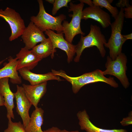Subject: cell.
Listing matches in <instances>:
<instances>
[{
  "label": "cell",
  "mask_w": 132,
  "mask_h": 132,
  "mask_svg": "<svg viewBox=\"0 0 132 132\" xmlns=\"http://www.w3.org/2000/svg\"><path fill=\"white\" fill-rule=\"evenodd\" d=\"M52 72L54 74L65 78L72 85V90L74 94L77 93L81 88L88 84L97 82H103L115 88L119 86L118 84L114 78H107L103 75L102 71L99 69L86 73L78 77H73L66 74L63 71L52 69Z\"/></svg>",
  "instance_id": "obj_1"
},
{
  "label": "cell",
  "mask_w": 132,
  "mask_h": 132,
  "mask_svg": "<svg viewBox=\"0 0 132 132\" xmlns=\"http://www.w3.org/2000/svg\"><path fill=\"white\" fill-rule=\"evenodd\" d=\"M90 29V32L87 35L84 36L81 35L79 41L76 45V55L74 59L75 62L79 61L83 51L87 48L96 47L102 57L106 54L104 44L107 41L100 28L97 25L91 24Z\"/></svg>",
  "instance_id": "obj_2"
},
{
  "label": "cell",
  "mask_w": 132,
  "mask_h": 132,
  "mask_svg": "<svg viewBox=\"0 0 132 132\" xmlns=\"http://www.w3.org/2000/svg\"><path fill=\"white\" fill-rule=\"evenodd\" d=\"M123 8H121L118 15L110 25L111 33L108 42L104 46L109 50L110 57L113 60L122 52V47L127 40L121 34L124 21Z\"/></svg>",
  "instance_id": "obj_3"
},
{
  "label": "cell",
  "mask_w": 132,
  "mask_h": 132,
  "mask_svg": "<svg viewBox=\"0 0 132 132\" xmlns=\"http://www.w3.org/2000/svg\"><path fill=\"white\" fill-rule=\"evenodd\" d=\"M37 1L39 12L36 16L31 17V21L43 32L50 30L56 31L57 33H63L62 22L66 19V16L63 14L55 17L52 16L46 12L42 0Z\"/></svg>",
  "instance_id": "obj_4"
},
{
  "label": "cell",
  "mask_w": 132,
  "mask_h": 132,
  "mask_svg": "<svg viewBox=\"0 0 132 132\" xmlns=\"http://www.w3.org/2000/svg\"><path fill=\"white\" fill-rule=\"evenodd\" d=\"M69 12L72 11L73 14H70V17L72 19L70 22L65 20L62 24L63 33L65 34V39L69 43L72 44L74 37L76 35L80 34L84 36L85 33L82 31L81 28L82 13L84 3L81 2L77 4L72 2L69 3Z\"/></svg>",
  "instance_id": "obj_5"
},
{
  "label": "cell",
  "mask_w": 132,
  "mask_h": 132,
  "mask_svg": "<svg viewBox=\"0 0 132 132\" xmlns=\"http://www.w3.org/2000/svg\"><path fill=\"white\" fill-rule=\"evenodd\" d=\"M127 61L126 55L122 52L114 60H112L109 56H108L105 64L106 69L102 71L104 76L109 75L116 77L125 89L129 87L130 84L126 74L127 70Z\"/></svg>",
  "instance_id": "obj_6"
},
{
  "label": "cell",
  "mask_w": 132,
  "mask_h": 132,
  "mask_svg": "<svg viewBox=\"0 0 132 132\" xmlns=\"http://www.w3.org/2000/svg\"><path fill=\"white\" fill-rule=\"evenodd\" d=\"M0 17L8 23L11 33L9 40L11 41L21 36L26 28L23 20L14 10L7 7L4 10L0 9Z\"/></svg>",
  "instance_id": "obj_7"
},
{
  "label": "cell",
  "mask_w": 132,
  "mask_h": 132,
  "mask_svg": "<svg viewBox=\"0 0 132 132\" xmlns=\"http://www.w3.org/2000/svg\"><path fill=\"white\" fill-rule=\"evenodd\" d=\"M45 33L52 42L54 52L56 51V48L63 50L67 55L68 63L72 61L76 54V45L67 42L64 38L62 33H56L52 30H48L45 32Z\"/></svg>",
  "instance_id": "obj_8"
},
{
  "label": "cell",
  "mask_w": 132,
  "mask_h": 132,
  "mask_svg": "<svg viewBox=\"0 0 132 132\" xmlns=\"http://www.w3.org/2000/svg\"><path fill=\"white\" fill-rule=\"evenodd\" d=\"M14 96L16 112L21 118L22 124L25 128L30 120L29 111L32 105L26 96L22 86L17 85V90L14 93Z\"/></svg>",
  "instance_id": "obj_9"
},
{
  "label": "cell",
  "mask_w": 132,
  "mask_h": 132,
  "mask_svg": "<svg viewBox=\"0 0 132 132\" xmlns=\"http://www.w3.org/2000/svg\"><path fill=\"white\" fill-rule=\"evenodd\" d=\"M21 36L25 47L29 50L32 49L38 43H41L46 39L43 32L31 21L26 27Z\"/></svg>",
  "instance_id": "obj_10"
},
{
  "label": "cell",
  "mask_w": 132,
  "mask_h": 132,
  "mask_svg": "<svg viewBox=\"0 0 132 132\" xmlns=\"http://www.w3.org/2000/svg\"><path fill=\"white\" fill-rule=\"evenodd\" d=\"M89 19L97 21L104 28L108 27L111 23L110 14L98 6H89L83 10L81 20H86Z\"/></svg>",
  "instance_id": "obj_11"
},
{
  "label": "cell",
  "mask_w": 132,
  "mask_h": 132,
  "mask_svg": "<svg viewBox=\"0 0 132 132\" xmlns=\"http://www.w3.org/2000/svg\"><path fill=\"white\" fill-rule=\"evenodd\" d=\"M18 71L22 78L29 81L31 85L39 84L49 80H56L58 81L62 80L59 76L54 74L52 72L44 74H37L33 73L25 68Z\"/></svg>",
  "instance_id": "obj_12"
},
{
  "label": "cell",
  "mask_w": 132,
  "mask_h": 132,
  "mask_svg": "<svg viewBox=\"0 0 132 132\" xmlns=\"http://www.w3.org/2000/svg\"><path fill=\"white\" fill-rule=\"evenodd\" d=\"M47 85V82L35 85L22 84L26 96L35 108L37 107L41 99L46 93Z\"/></svg>",
  "instance_id": "obj_13"
},
{
  "label": "cell",
  "mask_w": 132,
  "mask_h": 132,
  "mask_svg": "<svg viewBox=\"0 0 132 132\" xmlns=\"http://www.w3.org/2000/svg\"><path fill=\"white\" fill-rule=\"evenodd\" d=\"M18 61L17 69L26 68L30 70L33 69L42 60L37 58L33 53L31 50L25 47L22 48L16 55Z\"/></svg>",
  "instance_id": "obj_14"
},
{
  "label": "cell",
  "mask_w": 132,
  "mask_h": 132,
  "mask_svg": "<svg viewBox=\"0 0 132 132\" xmlns=\"http://www.w3.org/2000/svg\"><path fill=\"white\" fill-rule=\"evenodd\" d=\"M9 78L5 77L0 79V91L3 96L4 100V106L7 111V117L14 119L13 109L14 105V93L11 90L9 83Z\"/></svg>",
  "instance_id": "obj_15"
},
{
  "label": "cell",
  "mask_w": 132,
  "mask_h": 132,
  "mask_svg": "<svg viewBox=\"0 0 132 132\" xmlns=\"http://www.w3.org/2000/svg\"><path fill=\"white\" fill-rule=\"evenodd\" d=\"M77 116L80 129L86 132H128L125 129H107L96 126L91 122L88 115L85 109L79 111Z\"/></svg>",
  "instance_id": "obj_16"
},
{
  "label": "cell",
  "mask_w": 132,
  "mask_h": 132,
  "mask_svg": "<svg viewBox=\"0 0 132 132\" xmlns=\"http://www.w3.org/2000/svg\"><path fill=\"white\" fill-rule=\"evenodd\" d=\"M8 62L0 69V79L8 77L13 84H20L22 83L21 77L18 75L17 67L18 61L17 59L11 56L9 57Z\"/></svg>",
  "instance_id": "obj_17"
},
{
  "label": "cell",
  "mask_w": 132,
  "mask_h": 132,
  "mask_svg": "<svg viewBox=\"0 0 132 132\" xmlns=\"http://www.w3.org/2000/svg\"><path fill=\"white\" fill-rule=\"evenodd\" d=\"M29 121L25 127L26 132H44L41 129L44 121V110L38 107L35 108Z\"/></svg>",
  "instance_id": "obj_18"
},
{
  "label": "cell",
  "mask_w": 132,
  "mask_h": 132,
  "mask_svg": "<svg viewBox=\"0 0 132 132\" xmlns=\"http://www.w3.org/2000/svg\"><path fill=\"white\" fill-rule=\"evenodd\" d=\"M34 55L42 60L50 55L52 59L54 57L53 46L52 42L48 38L44 41L36 45L31 50Z\"/></svg>",
  "instance_id": "obj_19"
},
{
  "label": "cell",
  "mask_w": 132,
  "mask_h": 132,
  "mask_svg": "<svg viewBox=\"0 0 132 132\" xmlns=\"http://www.w3.org/2000/svg\"><path fill=\"white\" fill-rule=\"evenodd\" d=\"M92 2L94 5L106 8L115 19L118 16L119 12L118 9L116 7L112 6L108 0H93Z\"/></svg>",
  "instance_id": "obj_20"
},
{
  "label": "cell",
  "mask_w": 132,
  "mask_h": 132,
  "mask_svg": "<svg viewBox=\"0 0 132 132\" xmlns=\"http://www.w3.org/2000/svg\"><path fill=\"white\" fill-rule=\"evenodd\" d=\"M8 119V127L4 132H26L25 127L20 121L14 122L11 121V118Z\"/></svg>",
  "instance_id": "obj_21"
},
{
  "label": "cell",
  "mask_w": 132,
  "mask_h": 132,
  "mask_svg": "<svg viewBox=\"0 0 132 132\" xmlns=\"http://www.w3.org/2000/svg\"><path fill=\"white\" fill-rule=\"evenodd\" d=\"M71 1V0H55L52 11V15H55L58 11L62 7H68V4Z\"/></svg>",
  "instance_id": "obj_22"
},
{
  "label": "cell",
  "mask_w": 132,
  "mask_h": 132,
  "mask_svg": "<svg viewBox=\"0 0 132 132\" xmlns=\"http://www.w3.org/2000/svg\"><path fill=\"white\" fill-rule=\"evenodd\" d=\"M121 125L123 126H127L132 124V111H130L128 114V116L124 118L120 122Z\"/></svg>",
  "instance_id": "obj_23"
},
{
  "label": "cell",
  "mask_w": 132,
  "mask_h": 132,
  "mask_svg": "<svg viewBox=\"0 0 132 132\" xmlns=\"http://www.w3.org/2000/svg\"><path fill=\"white\" fill-rule=\"evenodd\" d=\"M124 17L126 19L132 18V5L124 8Z\"/></svg>",
  "instance_id": "obj_24"
},
{
  "label": "cell",
  "mask_w": 132,
  "mask_h": 132,
  "mask_svg": "<svg viewBox=\"0 0 132 132\" xmlns=\"http://www.w3.org/2000/svg\"><path fill=\"white\" fill-rule=\"evenodd\" d=\"M130 5L129 4V0H120L116 4L117 7L123 8H124L125 7H127Z\"/></svg>",
  "instance_id": "obj_25"
},
{
  "label": "cell",
  "mask_w": 132,
  "mask_h": 132,
  "mask_svg": "<svg viewBox=\"0 0 132 132\" xmlns=\"http://www.w3.org/2000/svg\"><path fill=\"white\" fill-rule=\"evenodd\" d=\"M60 130L57 127H53L44 131V132H60Z\"/></svg>",
  "instance_id": "obj_26"
},
{
  "label": "cell",
  "mask_w": 132,
  "mask_h": 132,
  "mask_svg": "<svg viewBox=\"0 0 132 132\" xmlns=\"http://www.w3.org/2000/svg\"><path fill=\"white\" fill-rule=\"evenodd\" d=\"M81 2L84 3H86L89 6H92L94 5L92 1L91 0H79Z\"/></svg>",
  "instance_id": "obj_27"
},
{
  "label": "cell",
  "mask_w": 132,
  "mask_h": 132,
  "mask_svg": "<svg viewBox=\"0 0 132 132\" xmlns=\"http://www.w3.org/2000/svg\"><path fill=\"white\" fill-rule=\"evenodd\" d=\"M4 98L0 91V107L4 106Z\"/></svg>",
  "instance_id": "obj_28"
},
{
  "label": "cell",
  "mask_w": 132,
  "mask_h": 132,
  "mask_svg": "<svg viewBox=\"0 0 132 132\" xmlns=\"http://www.w3.org/2000/svg\"><path fill=\"white\" fill-rule=\"evenodd\" d=\"M122 36L123 38L126 39L127 40L129 39H132V33L127 35H122Z\"/></svg>",
  "instance_id": "obj_29"
},
{
  "label": "cell",
  "mask_w": 132,
  "mask_h": 132,
  "mask_svg": "<svg viewBox=\"0 0 132 132\" xmlns=\"http://www.w3.org/2000/svg\"><path fill=\"white\" fill-rule=\"evenodd\" d=\"M60 132H79L77 130L69 131L65 129H64L63 130H60Z\"/></svg>",
  "instance_id": "obj_30"
},
{
  "label": "cell",
  "mask_w": 132,
  "mask_h": 132,
  "mask_svg": "<svg viewBox=\"0 0 132 132\" xmlns=\"http://www.w3.org/2000/svg\"><path fill=\"white\" fill-rule=\"evenodd\" d=\"M45 1L50 3L53 4L55 0H46Z\"/></svg>",
  "instance_id": "obj_31"
},
{
  "label": "cell",
  "mask_w": 132,
  "mask_h": 132,
  "mask_svg": "<svg viewBox=\"0 0 132 132\" xmlns=\"http://www.w3.org/2000/svg\"><path fill=\"white\" fill-rule=\"evenodd\" d=\"M6 60V59L0 61V66L3 62Z\"/></svg>",
  "instance_id": "obj_32"
},
{
  "label": "cell",
  "mask_w": 132,
  "mask_h": 132,
  "mask_svg": "<svg viewBox=\"0 0 132 132\" xmlns=\"http://www.w3.org/2000/svg\"><path fill=\"white\" fill-rule=\"evenodd\" d=\"M108 2L110 4H111V3H112V2L113 1V0H108Z\"/></svg>",
  "instance_id": "obj_33"
}]
</instances>
